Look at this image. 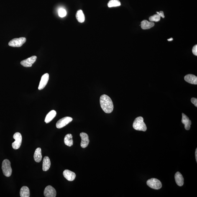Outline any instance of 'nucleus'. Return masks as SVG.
I'll return each mask as SVG.
<instances>
[{
  "label": "nucleus",
  "instance_id": "obj_1",
  "mask_svg": "<svg viewBox=\"0 0 197 197\" xmlns=\"http://www.w3.org/2000/svg\"><path fill=\"white\" fill-rule=\"evenodd\" d=\"M100 105L103 111L106 113H110L114 109L112 101L107 95H102L100 98Z\"/></svg>",
  "mask_w": 197,
  "mask_h": 197
},
{
  "label": "nucleus",
  "instance_id": "obj_30",
  "mask_svg": "<svg viewBox=\"0 0 197 197\" xmlns=\"http://www.w3.org/2000/svg\"><path fill=\"white\" fill-rule=\"evenodd\" d=\"M173 40V39L172 38H171L170 39H167V41H172Z\"/></svg>",
  "mask_w": 197,
  "mask_h": 197
},
{
  "label": "nucleus",
  "instance_id": "obj_9",
  "mask_svg": "<svg viewBox=\"0 0 197 197\" xmlns=\"http://www.w3.org/2000/svg\"><path fill=\"white\" fill-rule=\"evenodd\" d=\"M44 195L46 197H55L56 196V191L53 187L48 185L44 190Z\"/></svg>",
  "mask_w": 197,
  "mask_h": 197
},
{
  "label": "nucleus",
  "instance_id": "obj_29",
  "mask_svg": "<svg viewBox=\"0 0 197 197\" xmlns=\"http://www.w3.org/2000/svg\"><path fill=\"white\" fill-rule=\"evenodd\" d=\"M195 157H196V161L197 162V149H196V151H195Z\"/></svg>",
  "mask_w": 197,
  "mask_h": 197
},
{
  "label": "nucleus",
  "instance_id": "obj_18",
  "mask_svg": "<svg viewBox=\"0 0 197 197\" xmlns=\"http://www.w3.org/2000/svg\"><path fill=\"white\" fill-rule=\"evenodd\" d=\"M154 26V23L152 22H149L146 20H144L141 22V26L142 29L144 30L150 29Z\"/></svg>",
  "mask_w": 197,
  "mask_h": 197
},
{
  "label": "nucleus",
  "instance_id": "obj_19",
  "mask_svg": "<svg viewBox=\"0 0 197 197\" xmlns=\"http://www.w3.org/2000/svg\"><path fill=\"white\" fill-rule=\"evenodd\" d=\"M56 114V112L54 110L51 111L46 116L45 120V123L48 124V123L50 122L55 117Z\"/></svg>",
  "mask_w": 197,
  "mask_h": 197
},
{
  "label": "nucleus",
  "instance_id": "obj_15",
  "mask_svg": "<svg viewBox=\"0 0 197 197\" xmlns=\"http://www.w3.org/2000/svg\"><path fill=\"white\" fill-rule=\"evenodd\" d=\"M176 182L179 186H183L184 183V179L183 176L180 172H177L175 176Z\"/></svg>",
  "mask_w": 197,
  "mask_h": 197
},
{
  "label": "nucleus",
  "instance_id": "obj_23",
  "mask_svg": "<svg viewBox=\"0 0 197 197\" xmlns=\"http://www.w3.org/2000/svg\"><path fill=\"white\" fill-rule=\"evenodd\" d=\"M121 3L119 0H110L108 3L109 7H115L121 6Z\"/></svg>",
  "mask_w": 197,
  "mask_h": 197
},
{
  "label": "nucleus",
  "instance_id": "obj_5",
  "mask_svg": "<svg viewBox=\"0 0 197 197\" xmlns=\"http://www.w3.org/2000/svg\"><path fill=\"white\" fill-rule=\"evenodd\" d=\"M26 39L25 37L13 39L9 43V45L13 47H19L25 43Z\"/></svg>",
  "mask_w": 197,
  "mask_h": 197
},
{
  "label": "nucleus",
  "instance_id": "obj_13",
  "mask_svg": "<svg viewBox=\"0 0 197 197\" xmlns=\"http://www.w3.org/2000/svg\"><path fill=\"white\" fill-rule=\"evenodd\" d=\"M181 122L185 125V129L187 130H189L191 124V121L189 118L184 113H182Z\"/></svg>",
  "mask_w": 197,
  "mask_h": 197
},
{
  "label": "nucleus",
  "instance_id": "obj_24",
  "mask_svg": "<svg viewBox=\"0 0 197 197\" xmlns=\"http://www.w3.org/2000/svg\"><path fill=\"white\" fill-rule=\"evenodd\" d=\"M160 18L161 17L159 15L157 14L150 16L149 18V19L150 22H158L160 21Z\"/></svg>",
  "mask_w": 197,
  "mask_h": 197
},
{
  "label": "nucleus",
  "instance_id": "obj_21",
  "mask_svg": "<svg viewBox=\"0 0 197 197\" xmlns=\"http://www.w3.org/2000/svg\"><path fill=\"white\" fill-rule=\"evenodd\" d=\"M20 195L21 197H30V193L28 187L26 186L22 187L20 191Z\"/></svg>",
  "mask_w": 197,
  "mask_h": 197
},
{
  "label": "nucleus",
  "instance_id": "obj_11",
  "mask_svg": "<svg viewBox=\"0 0 197 197\" xmlns=\"http://www.w3.org/2000/svg\"><path fill=\"white\" fill-rule=\"evenodd\" d=\"M80 136L81 138V147L83 148L87 147L90 142L89 139L88 134L82 132L80 134Z\"/></svg>",
  "mask_w": 197,
  "mask_h": 197
},
{
  "label": "nucleus",
  "instance_id": "obj_17",
  "mask_svg": "<svg viewBox=\"0 0 197 197\" xmlns=\"http://www.w3.org/2000/svg\"><path fill=\"white\" fill-rule=\"evenodd\" d=\"M34 160L37 162H39L41 161L42 155L41 149V148L38 147L36 149L34 155Z\"/></svg>",
  "mask_w": 197,
  "mask_h": 197
},
{
  "label": "nucleus",
  "instance_id": "obj_20",
  "mask_svg": "<svg viewBox=\"0 0 197 197\" xmlns=\"http://www.w3.org/2000/svg\"><path fill=\"white\" fill-rule=\"evenodd\" d=\"M72 135L68 134L65 136L64 139V142L66 145L68 147H71L73 144V140L72 139Z\"/></svg>",
  "mask_w": 197,
  "mask_h": 197
},
{
  "label": "nucleus",
  "instance_id": "obj_14",
  "mask_svg": "<svg viewBox=\"0 0 197 197\" xmlns=\"http://www.w3.org/2000/svg\"><path fill=\"white\" fill-rule=\"evenodd\" d=\"M185 81L191 84H197V77L193 75H187L184 77Z\"/></svg>",
  "mask_w": 197,
  "mask_h": 197
},
{
  "label": "nucleus",
  "instance_id": "obj_12",
  "mask_svg": "<svg viewBox=\"0 0 197 197\" xmlns=\"http://www.w3.org/2000/svg\"><path fill=\"white\" fill-rule=\"evenodd\" d=\"M64 177L69 181H73L75 179L76 175L74 172L68 170H65L63 172Z\"/></svg>",
  "mask_w": 197,
  "mask_h": 197
},
{
  "label": "nucleus",
  "instance_id": "obj_26",
  "mask_svg": "<svg viewBox=\"0 0 197 197\" xmlns=\"http://www.w3.org/2000/svg\"><path fill=\"white\" fill-rule=\"evenodd\" d=\"M192 52L193 53L195 56H197V45H195L193 47V49H192Z\"/></svg>",
  "mask_w": 197,
  "mask_h": 197
},
{
  "label": "nucleus",
  "instance_id": "obj_28",
  "mask_svg": "<svg viewBox=\"0 0 197 197\" xmlns=\"http://www.w3.org/2000/svg\"><path fill=\"white\" fill-rule=\"evenodd\" d=\"M156 13H157V14L159 15L160 17H162V18H165L163 11H160V12H157Z\"/></svg>",
  "mask_w": 197,
  "mask_h": 197
},
{
  "label": "nucleus",
  "instance_id": "obj_16",
  "mask_svg": "<svg viewBox=\"0 0 197 197\" xmlns=\"http://www.w3.org/2000/svg\"><path fill=\"white\" fill-rule=\"evenodd\" d=\"M51 162L50 159L47 156L44 157L43 161L42 170L44 171H47L50 168Z\"/></svg>",
  "mask_w": 197,
  "mask_h": 197
},
{
  "label": "nucleus",
  "instance_id": "obj_25",
  "mask_svg": "<svg viewBox=\"0 0 197 197\" xmlns=\"http://www.w3.org/2000/svg\"><path fill=\"white\" fill-rule=\"evenodd\" d=\"M67 15V11L64 9H60L59 10V15L61 17H64Z\"/></svg>",
  "mask_w": 197,
  "mask_h": 197
},
{
  "label": "nucleus",
  "instance_id": "obj_8",
  "mask_svg": "<svg viewBox=\"0 0 197 197\" xmlns=\"http://www.w3.org/2000/svg\"><path fill=\"white\" fill-rule=\"evenodd\" d=\"M37 57L36 56H33L22 61L21 62V65L25 67H30L32 66V65L36 61Z\"/></svg>",
  "mask_w": 197,
  "mask_h": 197
},
{
  "label": "nucleus",
  "instance_id": "obj_10",
  "mask_svg": "<svg viewBox=\"0 0 197 197\" xmlns=\"http://www.w3.org/2000/svg\"><path fill=\"white\" fill-rule=\"evenodd\" d=\"M49 80V75L48 73H46L43 75L39 84V90H41L43 89L47 84Z\"/></svg>",
  "mask_w": 197,
  "mask_h": 197
},
{
  "label": "nucleus",
  "instance_id": "obj_6",
  "mask_svg": "<svg viewBox=\"0 0 197 197\" xmlns=\"http://www.w3.org/2000/svg\"><path fill=\"white\" fill-rule=\"evenodd\" d=\"M13 138L15 141L12 143V147L14 149L16 150L21 147L22 142V136L20 133L17 132L14 134Z\"/></svg>",
  "mask_w": 197,
  "mask_h": 197
},
{
  "label": "nucleus",
  "instance_id": "obj_2",
  "mask_svg": "<svg viewBox=\"0 0 197 197\" xmlns=\"http://www.w3.org/2000/svg\"><path fill=\"white\" fill-rule=\"evenodd\" d=\"M133 127L137 130L145 131L147 130V127L144 121V118L141 116H139L135 120Z\"/></svg>",
  "mask_w": 197,
  "mask_h": 197
},
{
  "label": "nucleus",
  "instance_id": "obj_27",
  "mask_svg": "<svg viewBox=\"0 0 197 197\" xmlns=\"http://www.w3.org/2000/svg\"><path fill=\"white\" fill-rule=\"evenodd\" d=\"M191 102L194 104L195 106L197 107V99L196 98H192L191 99Z\"/></svg>",
  "mask_w": 197,
  "mask_h": 197
},
{
  "label": "nucleus",
  "instance_id": "obj_7",
  "mask_svg": "<svg viewBox=\"0 0 197 197\" xmlns=\"http://www.w3.org/2000/svg\"><path fill=\"white\" fill-rule=\"evenodd\" d=\"M72 120H73V119L69 116L64 117L57 121L56 124V126L58 129H61V128L65 127L67 124L71 122Z\"/></svg>",
  "mask_w": 197,
  "mask_h": 197
},
{
  "label": "nucleus",
  "instance_id": "obj_4",
  "mask_svg": "<svg viewBox=\"0 0 197 197\" xmlns=\"http://www.w3.org/2000/svg\"><path fill=\"white\" fill-rule=\"evenodd\" d=\"M147 184L150 188L157 190L160 189L162 186L160 181L155 178H152L148 180Z\"/></svg>",
  "mask_w": 197,
  "mask_h": 197
},
{
  "label": "nucleus",
  "instance_id": "obj_22",
  "mask_svg": "<svg viewBox=\"0 0 197 197\" xmlns=\"http://www.w3.org/2000/svg\"><path fill=\"white\" fill-rule=\"evenodd\" d=\"M76 18L79 22L83 23L85 21V16L82 10H79L76 13Z\"/></svg>",
  "mask_w": 197,
  "mask_h": 197
},
{
  "label": "nucleus",
  "instance_id": "obj_3",
  "mask_svg": "<svg viewBox=\"0 0 197 197\" xmlns=\"http://www.w3.org/2000/svg\"><path fill=\"white\" fill-rule=\"evenodd\" d=\"M2 170L3 174L7 177L11 176L12 170L11 167V163L9 160L5 159L3 161L2 164Z\"/></svg>",
  "mask_w": 197,
  "mask_h": 197
}]
</instances>
